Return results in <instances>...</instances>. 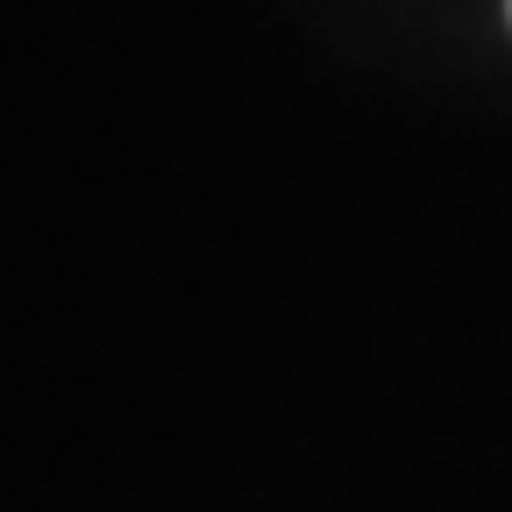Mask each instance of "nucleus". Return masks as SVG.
Masks as SVG:
<instances>
[{"label":"nucleus","instance_id":"1","mask_svg":"<svg viewBox=\"0 0 512 512\" xmlns=\"http://www.w3.org/2000/svg\"><path fill=\"white\" fill-rule=\"evenodd\" d=\"M505 8H512V0H505Z\"/></svg>","mask_w":512,"mask_h":512}]
</instances>
